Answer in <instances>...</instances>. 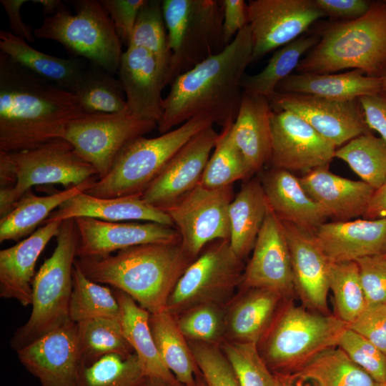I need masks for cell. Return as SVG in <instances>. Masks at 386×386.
Returning <instances> with one entry per match:
<instances>
[{
    "instance_id": "1",
    "label": "cell",
    "mask_w": 386,
    "mask_h": 386,
    "mask_svg": "<svg viewBox=\"0 0 386 386\" xmlns=\"http://www.w3.org/2000/svg\"><path fill=\"white\" fill-rule=\"evenodd\" d=\"M84 114L74 93L0 51V152L22 151L64 138L69 124Z\"/></svg>"
},
{
    "instance_id": "2",
    "label": "cell",
    "mask_w": 386,
    "mask_h": 386,
    "mask_svg": "<svg viewBox=\"0 0 386 386\" xmlns=\"http://www.w3.org/2000/svg\"><path fill=\"white\" fill-rule=\"evenodd\" d=\"M253 44L246 25L234 39L170 84L157 123L164 134L196 117H207L222 129L234 122L242 102V81L252 62Z\"/></svg>"
},
{
    "instance_id": "3",
    "label": "cell",
    "mask_w": 386,
    "mask_h": 386,
    "mask_svg": "<svg viewBox=\"0 0 386 386\" xmlns=\"http://www.w3.org/2000/svg\"><path fill=\"white\" fill-rule=\"evenodd\" d=\"M180 242L149 243L100 257H76L91 280L111 285L154 314L167 310L170 295L194 260Z\"/></svg>"
},
{
    "instance_id": "4",
    "label": "cell",
    "mask_w": 386,
    "mask_h": 386,
    "mask_svg": "<svg viewBox=\"0 0 386 386\" xmlns=\"http://www.w3.org/2000/svg\"><path fill=\"white\" fill-rule=\"evenodd\" d=\"M347 69L372 77L386 72V1L372 2L360 18L325 27L317 44L300 60L299 74H331Z\"/></svg>"
},
{
    "instance_id": "5",
    "label": "cell",
    "mask_w": 386,
    "mask_h": 386,
    "mask_svg": "<svg viewBox=\"0 0 386 386\" xmlns=\"http://www.w3.org/2000/svg\"><path fill=\"white\" fill-rule=\"evenodd\" d=\"M347 324L285 300L257 342L259 355L277 377H289L323 351L337 347Z\"/></svg>"
},
{
    "instance_id": "6",
    "label": "cell",
    "mask_w": 386,
    "mask_h": 386,
    "mask_svg": "<svg viewBox=\"0 0 386 386\" xmlns=\"http://www.w3.org/2000/svg\"><path fill=\"white\" fill-rule=\"evenodd\" d=\"M56 238L53 253L40 267L32 282L30 317L10 340L16 351L70 320L72 273L79 244L74 219L61 222Z\"/></svg>"
},
{
    "instance_id": "7",
    "label": "cell",
    "mask_w": 386,
    "mask_h": 386,
    "mask_svg": "<svg viewBox=\"0 0 386 386\" xmlns=\"http://www.w3.org/2000/svg\"><path fill=\"white\" fill-rule=\"evenodd\" d=\"M94 177L96 170L63 138L22 151L0 152V217L32 187L59 184L68 189Z\"/></svg>"
},
{
    "instance_id": "8",
    "label": "cell",
    "mask_w": 386,
    "mask_h": 386,
    "mask_svg": "<svg viewBox=\"0 0 386 386\" xmlns=\"http://www.w3.org/2000/svg\"><path fill=\"white\" fill-rule=\"evenodd\" d=\"M212 125L209 118L196 117L157 137L142 136L132 140L109 174L96 179L85 192L102 198L142 194L192 137Z\"/></svg>"
},
{
    "instance_id": "9",
    "label": "cell",
    "mask_w": 386,
    "mask_h": 386,
    "mask_svg": "<svg viewBox=\"0 0 386 386\" xmlns=\"http://www.w3.org/2000/svg\"><path fill=\"white\" fill-rule=\"evenodd\" d=\"M75 14L65 5L55 14L44 16L41 25L34 29L35 37L56 41L93 65L117 73L122 42L112 20L101 1L74 0Z\"/></svg>"
},
{
    "instance_id": "10",
    "label": "cell",
    "mask_w": 386,
    "mask_h": 386,
    "mask_svg": "<svg viewBox=\"0 0 386 386\" xmlns=\"http://www.w3.org/2000/svg\"><path fill=\"white\" fill-rule=\"evenodd\" d=\"M162 9L171 51L167 85L226 46L220 1L164 0Z\"/></svg>"
},
{
    "instance_id": "11",
    "label": "cell",
    "mask_w": 386,
    "mask_h": 386,
    "mask_svg": "<svg viewBox=\"0 0 386 386\" xmlns=\"http://www.w3.org/2000/svg\"><path fill=\"white\" fill-rule=\"evenodd\" d=\"M244 267L229 239L214 241L188 266L170 295L167 310L174 317L203 304L223 306L242 285Z\"/></svg>"
},
{
    "instance_id": "12",
    "label": "cell",
    "mask_w": 386,
    "mask_h": 386,
    "mask_svg": "<svg viewBox=\"0 0 386 386\" xmlns=\"http://www.w3.org/2000/svg\"><path fill=\"white\" fill-rule=\"evenodd\" d=\"M156 128V122L139 119L128 109L118 113H86L69 124L63 139L102 179L128 143Z\"/></svg>"
},
{
    "instance_id": "13",
    "label": "cell",
    "mask_w": 386,
    "mask_h": 386,
    "mask_svg": "<svg viewBox=\"0 0 386 386\" xmlns=\"http://www.w3.org/2000/svg\"><path fill=\"white\" fill-rule=\"evenodd\" d=\"M233 185L208 189L198 184L164 210L180 236L184 249L196 259L209 244L229 239V207Z\"/></svg>"
},
{
    "instance_id": "14",
    "label": "cell",
    "mask_w": 386,
    "mask_h": 386,
    "mask_svg": "<svg viewBox=\"0 0 386 386\" xmlns=\"http://www.w3.org/2000/svg\"><path fill=\"white\" fill-rule=\"evenodd\" d=\"M247 8L252 61L295 41L325 16L315 0H250Z\"/></svg>"
},
{
    "instance_id": "15",
    "label": "cell",
    "mask_w": 386,
    "mask_h": 386,
    "mask_svg": "<svg viewBox=\"0 0 386 386\" xmlns=\"http://www.w3.org/2000/svg\"><path fill=\"white\" fill-rule=\"evenodd\" d=\"M273 111L292 112L335 147L371 133L357 100L337 101L309 94L274 92L268 97Z\"/></svg>"
},
{
    "instance_id": "16",
    "label": "cell",
    "mask_w": 386,
    "mask_h": 386,
    "mask_svg": "<svg viewBox=\"0 0 386 386\" xmlns=\"http://www.w3.org/2000/svg\"><path fill=\"white\" fill-rule=\"evenodd\" d=\"M273 167L305 173L328 167L335 146L299 115L290 111H273L270 117Z\"/></svg>"
},
{
    "instance_id": "17",
    "label": "cell",
    "mask_w": 386,
    "mask_h": 386,
    "mask_svg": "<svg viewBox=\"0 0 386 386\" xmlns=\"http://www.w3.org/2000/svg\"><path fill=\"white\" fill-rule=\"evenodd\" d=\"M16 352L41 386H76L81 363L77 325L71 320Z\"/></svg>"
},
{
    "instance_id": "18",
    "label": "cell",
    "mask_w": 386,
    "mask_h": 386,
    "mask_svg": "<svg viewBox=\"0 0 386 386\" xmlns=\"http://www.w3.org/2000/svg\"><path fill=\"white\" fill-rule=\"evenodd\" d=\"M219 135L212 125L192 137L142 192V198L163 209L197 187Z\"/></svg>"
},
{
    "instance_id": "19",
    "label": "cell",
    "mask_w": 386,
    "mask_h": 386,
    "mask_svg": "<svg viewBox=\"0 0 386 386\" xmlns=\"http://www.w3.org/2000/svg\"><path fill=\"white\" fill-rule=\"evenodd\" d=\"M169 64L155 54L139 46H127L118 70L127 108L136 117L160 120L163 113L162 91L167 85Z\"/></svg>"
},
{
    "instance_id": "20",
    "label": "cell",
    "mask_w": 386,
    "mask_h": 386,
    "mask_svg": "<svg viewBox=\"0 0 386 386\" xmlns=\"http://www.w3.org/2000/svg\"><path fill=\"white\" fill-rule=\"evenodd\" d=\"M74 220L79 232L76 257H100L144 244L180 242L175 227L157 222Z\"/></svg>"
},
{
    "instance_id": "21",
    "label": "cell",
    "mask_w": 386,
    "mask_h": 386,
    "mask_svg": "<svg viewBox=\"0 0 386 386\" xmlns=\"http://www.w3.org/2000/svg\"><path fill=\"white\" fill-rule=\"evenodd\" d=\"M242 286L271 289L287 298L295 292L284 224L269 207L244 267Z\"/></svg>"
},
{
    "instance_id": "22",
    "label": "cell",
    "mask_w": 386,
    "mask_h": 386,
    "mask_svg": "<svg viewBox=\"0 0 386 386\" xmlns=\"http://www.w3.org/2000/svg\"><path fill=\"white\" fill-rule=\"evenodd\" d=\"M289 247L295 292L303 307L328 315V260L313 234L282 222Z\"/></svg>"
},
{
    "instance_id": "23",
    "label": "cell",
    "mask_w": 386,
    "mask_h": 386,
    "mask_svg": "<svg viewBox=\"0 0 386 386\" xmlns=\"http://www.w3.org/2000/svg\"><path fill=\"white\" fill-rule=\"evenodd\" d=\"M312 234L330 262L356 261L386 251V219L325 222Z\"/></svg>"
},
{
    "instance_id": "24",
    "label": "cell",
    "mask_w": 386,
    "mask_h": 386,
    "mask_svg": "<svg viewBox=\"0 0 386 386\" xmlns=\"http://www.w3.org/2000/svg\"><path fill=\"white\" fill-rule=\"evenodd\" d=\"M62 221L44 224L16 244L0 251V297L23 306L32 302V282L36 261Z\"/></svg>"
},
{
    "instance_id": "25",
    "label": "cell",
    "mask_w": 386,
    "mask_h": 386,
    "mask_svg": "<svg viewBox=\"0 0 386 386\" xmlns=\"http://www.w3.org/2000/svg\"><path fill=\"white\" fill-rule=\"evenodd\" d=\"M77 217H90L107 222H152L174 227L170 217L162 209L150 205L142 194L102 198L85 192L61 204L43 223Z\"/></svg>"
},
{
    "instance_id": "26",
    "label": "cell",
    "mask_w": 386,
    "mask_h": 386,
    "mask_svg": "<svg viewBox=\"0 0 386 386\" xmlns=\"http://www.w3.org/2000/svg\"><path fill=\"white\" fill-rule=\"evenodd\" d=\"M300 180L327 217L336 221L363 217L375 192L366 182L338 176L331 172L328 167L311 170Z\"/></svg>"
},
{
    "instance_id": "27",
    "label": "cell",
    "mask_w": 386,
    "mask_h": 386,
    "mask_svg": "<svg viewBox=\"0 0 386 386\" xmlns=\"http://www.w3.org/2000/svg\"><path fill=\"white\" fill-rule=\"evenodd\" d=\"M260 182L269 207L282 222L312 234L328 218L290 171L272 167Z\"/></svg>"
},
{
    "instance_id": "28",
    "label": "cell",
    "mask_w": 386,
    "mask_h": 386,
    "mask_svg": "<svg viewBox=\"0 0 386 386\" xmlns=\"http://www.w3.org/2000/svg\"><path fill=\"white\" fill-rule=\"evenodd\" d=\"M242 288L225 310V339L257 344L287 297L271 289Z\"/></svg>"
},
{
    "instance_id": "29",
    "label": "cell",
    "mask_w": 386,
    "mask_h": 386,
    "mask_svg": "<svg viewBox=\"0 0 386 386\" xmlns=\"http://www.w3.org/2000/svg\"><path fill=\"white\" fill-rule=\"evenodd\" d=\"M272 112L267 97L243 92L237 118L230 129L233 142L254 173L261 171L270 160Z\"/></svg>"
},
{
    "instance_id": "30",
    "label": "cell",
    "mask_w": 386,
    "mask_h": 386,
    "mask_svg": "<svg viewBox=\"0 0 386 386\" xmlns=\"http://www.w3.org/2000/svg\"><path fill=\"white\" fill-rule=\"evenodd\" d=\"M112 291L120 307L123 335L136 354L144 375L171 386H184L159 354L149 327L150 313L125 292L115 288Z\"/></svg>"
},
{
    "instance_id": "31",
    "label": "cell",
    "mask_w": 386,
    "mask_h": 386,
    "mask_svg": "<svg viewBox=\"0 0 386 386\" xmlns=\"http://www.w3.org/2000/svg\"><path fill=\"white\" fill-rule=\"evenodd\" d=\"M381 90V77L369 76L360 70L353 69L339 74H290L277 85L275 92L352 101Z\"/></svg>"
},
{
    "instance_id": "32",
    "label": "cell",
    "mask_w": 386,
    "mask_h": 386,
    "mask_svg": "<svg viewBox=\"0 0 386 386\" xmlns=\"http://www.w3.org/2000/svg\"><path fill=\"white\" fill-rule=\"evenodd\" d=\"M269 204L261 182L247 180L229 207V244L235 254L244 259L252 250L266 217Z\"/></svg>"
},
{
    "instance_id": "33",
    "label": "cell",
    "mask_w": 386,
    "mask_h": 386,
    "mask_svg": "<svg viewBox=\"0 0 386 386\" xmlns=\"http://www.w3.org/2000/svg\"><path fill=\"white\" fill-rule=\"evenodd\" d=\"M11 31H0V50L36 75L74 93L84 70L81 61L41 52Z\"/></svg>"
},
{
    "instance_id": "34",
    "label": "cell",
    "mask_w": 386,
    "mask_h": 386,
    "mask_svg": "<svg viewBox=\"0 0 386 386\" xmlns=\"http://www.w3.org/2000/svg\"><path fill=\"white\" fill-rule=\"evenodd\" d=\"M98 179L86 182L46 196H37L30 189L17 202L14 209L0 219V242L29 237L43 224L51 212L76 194L86 192Z\"/></svg>"
},
{
    "instance_id": "35",
    "label": "cell",
    "mask_w": 386,
    "mask_h": 386,
    "mask_svg": "<svg viewBox=\"0 0 386 386\" xmlns=\"http://www.w3.org/2000/svg\"><path fill=\"white\" fill-rule=\"evenodd\" d=\"M282 378L292 384L308 382L312 386H382V385L355 364L337 346L323 351L292 376Z\"/></svg>"
},
{
    "instance_id": "36",
    "label": "cell",
    "mask_w": 386,
    "mask_h": 386,
    "mask_svg": "<svg viewBox=\"0 0 386 386\" xmlns=\"http://www.w3.org/2000/svg\"><path fill=\"white\" fill-rule=\"evenodd\" d=\"M149 327L159 354L166 367L184 386H194L200 372L176 317L167 310L150 314Z\"/></svg>"
},
{
    "instance_id": "37",
    "label": "cell",
    "mask_w": 386,
    "mask_h": 386,
    "mask_svg": "<svg viewBox=\"0 0 386 386\" xmlns=\"http://www.w3.org/2000/svg\"><path fill=\"white\" fill-rule=\"evenodd\" d=\"M320 39L317 34L302 35L275 50L265 67L253 75L245 74L242 88L250 95L269 97L277 85L296 69L302 56L315 46Z\"/></svg>"
},
{
    "instance_id": "38",
    "label": "cell",
    "mask_w": 386,
    "mask_h": 386,
    "mask_svg": "<svg viewBox=\"0 0 386 386\" xmlns=\"http://www.w3.org/2000/svg\"><path fill=\"white\" fill-rule=\"evenodd\" d=\"M81 363L89 365L111 354L128 357L134 352L124 337L120 320L96 317L76 323Z\"/></svg>"
},
{
    "instance_id": "39",
    "label": "cell",
    "mask_w": 386,
    "mask_h": 386,
    "mask_svg": "<svg viewBox=\"0 0 386 386\" xmlns=\"http://www.w3.org/2000/svg\"><path fill=\"white\" fill-rule=\"evenodd\" d=\"M74 93L86 113H118L128 109L119 79L95 65L84 70Z\"/></svg>"
},
{
    "instance_id": "40",
    "label": "cell",
    "mask_w": 386,
    "mask_h": 386,
    "mask_svg": "<svg viewBox=\"0 0 386 386\" xmlns=\"http://www.w3.org/2000/svg\"><path fill=\"white\" fill-rule=\"evenodd\" d=\"M69 313L71 321L110 317L120 320V307L110 288L89 279L74 261Z\"/></svg>"
},
{
    "instance_id": "41",
    "label": "cell",
    "mask_w": 386,
    "mask_h": 386,
    "mask_svg": "<svg viewBox=\"0 0 386 386\" xmlns=\"http://www.w3.org/2000/svg\"><path fill=\"white\" fill-rule=\"evenodd\" d=\"M335 157L345 162L375 190L386 180V142L381 137L371 133L356 137L336 149Z\"/></svg>"
},
{
    "instance_id": "42",
    "label": "cell",
    "mask_w": 386,
    "mask_h": 386,
    "mask_svg": "<svg viewBox=\"0 0 386 386\" xmlns=\"http://www.w3.org/2000/svg\"><path fill=\"white\" fill-rule=\"evenodd\" d=\"M232 126L219 133L199 183L204 187H225L238 180L247 181L254 174L230 136Z\"/></svg>"
},
{
    "instance_id": "43",
    "label": "cell",
    "mask_w": 386,
    "mask_h": 386,
    "mask_svg": "<svg viewBox=\"0 0 386 386\" xmlns=\"http://www.w3.org/2000/svg\"><path fill=\"white\" fill-rule=\"evenodd\" d=\"M146 378L134 352L128 357L111 354L81 365L76 386H142Z\"/></svg>"
},
{
    "instance_id": "44",
    "label": "cell",
    "mask_w": 386,
    "mask_h": 386,
    "mask_svg": "<svg viewBox=\"0 0 386 386\" xmlns=\"http://www.w3.org/2000/svg\"><path fill=\"white\" fill-rule=\"evenodd\" d=\"M329 289L334 297L336 316L352 322L367 305L356 261L330 262Z\"/></svg>"
},
{
    "instance_id": "45",
    "label": "cell",
    "mask_w": 386,
    "mask_h": 386,
    "mask_svg": "<svg viewBox=\"0 0 386 386\" xmlns=\"http://www.w3.org/2000/svg\"><path fill=\"white\" fill-rule=\"evenodd\" d=\"M219 347L229 361L239 386H281V381L267 367L255 343L224 339Z\"/></svg>"
},
{
    "instance_id": "46",
    "label": "cell",
    "mask_w": 386,
    "mask_h": 386,
    "mask_svg": "<svg viewBox=\"0 0 386 386\" xmlns=\"http://www.w3.org/2000/svg\"><path fill=\"white\" fill-rule=\"evenodd\" d=\"M222 305L203 304L175 317L179 329L189 341L219 345L225 336V310Z\"/></svg>"
},
{
    "instance_id": "47",
    "label": "cell",
    "mask_w": 386,
    "mask_h": 386,
    "mask_svg": "<svg viewBox=\"0 0 386 386\" xmlns=\"http://www.w3.org/2000/svg\"><path fill=\"white\" fill-rule=\"evenodd\" d=\"M127 46L142 47L155 54L169 66L171 51L162 1L147 0L139 11Z\"/></svg>"
},
{
    "instance_id": "48",
    "label": "cell",
    "mask_w": 386,
    "mask_h": 386,
    "mask_svg": "<svg viewBox=\"0 0 386 386\" xmlns=\"http://www.w3.org/2000/svg\"><path fill=\"white\" fill-rule=\"evenodd\" d=\"M337 347L380 383H386V355L361 335L347 327Z\"/></svg>"
},
{
    "instance_id": "49",
    "label": "cell",
    "mask_w": 386,
    "mask_h": 386,
    "mask_svg": "<svg viewBox=\"0 0 386 386\" xmlns=\"http://www.w3.org/2000/svg\"><path fill=\"white\" fill-rule=\"evenodd\" d=\"M197 365L208 386H239L219 345L189 341Z\"/></svg>"
},
{
    "instance_id": "50",
    "label": "cell",
    "mask_w": 386,
    "mask_h": 386,
    "mask_svg": "<svg viewBox=\"0 0 386 386\" xmlns=\"http://www.w3.org/2000/svg\"><path fill=\"white\" fill-rule=\"evenodd\" d=\"M356 262L367 305H386V259L375 255Z\"/></svg>"
},
{
    "instance_id": "51",
    "label": "cell",
    "mask_w": 386,
    "mask_h": 386,
    "mask_svg": "<svg viewBox=\"0 0 386 386\" xmlns=\"http://www.w3.org/2000/svg\"><path fill=\"white\" fill-rule=\"evenodd\" d=\"M347 327L365 337L386 355V305H367Z\"/></svg>"
},
{
    "instance_id": "52",
    "label": "cell",
    "mask_w": 386,
    "mask_h": 386,
    "mask_svg": "<svg viewBox=\"0 0 386 386\" xmlns=\"http://www.w3.org/2000/svg\"><path fill=\"white\" fill-rule=\"evenodd\" d=\"M117 34L128 45L138 15L147 0H102Z\"/></svg>"
},
{
    "instance_id": "53",
    "label": "cell",
    "mask_w": 386,
    "mask_h": 386,
    "mask_svg": "<svg viewBox=\"0 0 386 386\" xmlns=\"http://www.w3.org/2000/svg\"><path fill=\"white\" fill-rule=\"evenodd\" d=\"M365 122L386 142V91L382 89L357 99Z\"/></svg>"
},
{
    "instance_id": "54",
    "label": "cell",
    "mask_w": 386,
    "mask_h": 386,
    "mask_svg": "<svg viewBox=\"0 0 386 386\" xmlns=\"http://www.w3.org/2000/svg\"><path fill=\"white\" fill-rule=\"evenodd\" d=\"M220 3L223 10V38L227 46L248 24L247 3L244 0H222Z\"/></svg>"
},
{
    "instance_id": "55",
    "label": "cell",
    "mask_w": 386,
    "mask_h": 386,
    "mask_svg": "<svg viewBox=\"0 0 386 386\" xmlns=\"http://www.w3.org/2000/svg\"><path fill=\"white\" fill-rule=\"evenodd\" d=\"M315 2L325 16L344 21L361 17L372 4V2L365 0H315Z\"/></svg>"
},
{
    "instance_id": "56",
    "label": "cell",
    "mask_w": 386,
    "mask_h": 386,
    "mask_svg": "<svg viewBox=\"0 0 386 386\" xmlns=\"http://www.w3.org/2000/svg\"><path fill=\"white\" fill-rule=\"evenodd\" d=\"M27 0H1L8 17L11 32L29 43L35 41L34 30L24 23L21 15V9Z\"/></svg>"
},
{
    "instance_id": "57",
    "label": "cell",
    "mask_w": 386,
    "mask_h": 386,
    "mask_svg": "<svg viewBox=\"0 0 386 386\" xmlns=\"http://www.w3.org/2000/svg\"><path fill=\"white\" fill-rule=\"evenodd\" d=\"M363 218L386 219V180L380 188L375 190Z\"/></svg>"
},
{
    "instance_id": "58",
    "label": "cell",
    "mask_w": 386,
    "mask_h": 386,
    "mask_svg": "<svg viewBox=\"0 0 386 386\" xmlns=\"http://www.w3.org/2000/svg\"><path fill=\"white\" fill-rule=\"evenodd\" d=\"M31 2L41 6L45 16L55 14L64 6L63 1L59 0H33Z\"/></svg>"
},
{
    "instance_id": "59",
    "label": "cell",
    "mask_w": 386,
    "mask_h": 386,
    "mask_svg": "<svg viewBox=\"0 0 386 386\" xmlns=\"http://www.w3.org/2000/svg\"><path fill=\"white\" fill-rule=\"evenodd\" d=\"M142 386H171L167 383H164L163 382L150 379V378H146V380Z\"/></svg>"
},
{
    "instance_id": "60",
    "label": "cell",
    "mask_w": 386,
    "mask_h": 386,
    "mask_svg": "<svg viewBox=\"0 0 386 386\" xmlns=\"http://www.w3.org/2000/svg\"><path fill=\"white\" fill-rule=\"evenodd\" d=\"M194 386H208L201 372L196 375V381Z\"/></svg>"
},
{
    "instance_id": "61",
    "label": "cell",
    "mask_w": 386,
    "mask_h": 386,
    "mask_svg": "<svg viewBox=\"0 0 386 386\" xmlns=\"http://www.w3.org/2000/svg\"><path fill=\"white\" fill-rule=\"evenodd\" d=\"M279 379L281 381V386H295V385H293L292 383H291L290 382L287 381V380L284 378L279 377Z\"/></svg>"
},
{
    "instance_id": "62",
    "label": "cell",
    "mask_w": 386,
    "mask_h": 386,
    "mask_svg": "<svg viewBox=\"0 0 386 386\" xmlns=\"http://www.w3.org/2000/svg\"><path fill=\"white\" fill-rule=\"evenodd\" d=\"M382 89L386 91V72L382 76Z\"/></svg>"
},
{
    "instance_id": "63",
    "label": "cell",
    "mask_w": 386,
    "mask_h": 386,
    "mask_svg": "<svg viewBox=\"0 0 386 386\" xmlns=\"http://www.w3.org/2000/svg\"><path fill=\"white\" fill-rule=\"evenodd\" d=\"M383 256H384V257L386 259V251H385V252L384 253Z\"/></svg>"
},
{
    "instance_id": "64",
    "label": "cell",
    "mask_w": 386,
    "mask_h": 386,
    "mask_svg": "<svg viewBox=\"0 0 386 386\" xmlns=\"http://www.w3.org/2000/svg\"><path fill=\"white\" fill-rule=\"evenodd\" d=\"M382 386H386V383H382Z\"/></svg>"
}]
</instances>
